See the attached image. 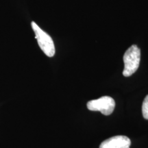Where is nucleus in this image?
Listing matches in <instances>:
<instances>
[{"label": "nucleus", "instance_id": "1", "mask_svg": "<svg viewBox=\"0 0 148 148\" xmlns=\"http://www.w3.org/2000/svg\"><path fill=\"white\" fill-rule=\"evenodd\" d=\"M140 60V49L136 45H132L127 49L123 56L124 69L123 75L129 77L137 71Z\"/></svg>", "mask_w": 148, "mask_h": 148}, {"label": "nucleus", "instance_id": "2", "mask_svg": "<svg viewBox=\"0 0 148 148\" xmlns=\"http://www.w3.org/2000/svg\"><path fill=\"white\" fill-rule=\"evenodd\" d=\"M31 25L40 49L48 57H53L55 54V46L51 37L42 30L34 21H32Z\"/></svg>", "mask_w": 148, "mask_h": 148}, {"label": "nucleus", "instance_id": "3", "mask_svg": "<svg viewBox=\"0 0 148 148\" xmlns=\"http://www.w3.org/2000/svg\"><path fill=\"white\" fill-rule=\"evenodd\" d=\"M115 107V101L111 97L103 96L99 99L89 101L87 108L91 111H99L104 115H110Z\"/></svg>", "mask_w": 148, "mask_h": 148}, {"label": "nucleus", "instance_id": "4", "mask_svg": "<svg viewBox=\"0 0 148 148\" xmlns=\"http://www.w3.org/2000/svg\"><path fill=\"white\" fill-rule=\"evenodd\" d=\"M130 139L125 136H112L103 141L99 148H130Z\"/></svg>", "mask_w": 148, "mask_h": 148}, {"label": "nucleus", "instance_id": "5", "mask_svg": "<svg viewBox=\"0 0 148 148\" xmlns=\"http://www.w3.org/2000/svg\"><path fill=\"white\" fill-rule=\"evenodd\" d=\"M142 112H143V117L148 120V95L144 99L143 106H142Z\"/></svg>", "mask_w": 148, "mask_h": 148}]
</instances>
